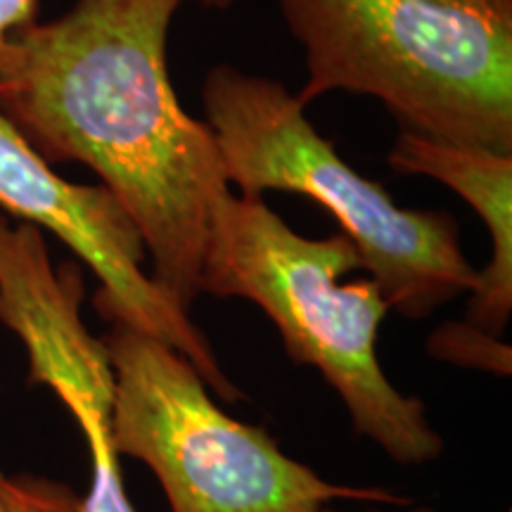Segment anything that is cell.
<instances>
[{"label": "cell", "instance_id": "12", "mask_svg": "<svg viewBox=\"0 0 512 512\" xmlns=\"http://www.w3.org/2000/svg\"><path fill=\"white\" fill-rule=\"evenodd\" d=\"M323 512H332V510L325 508ZM370 512H384V510H370ZM394 512H439V510L432 508V505H413V503H408V505H401V508L394 510Z\"/></svg>", "mask_w": 512, "mask_h": 512}, {"label": "cell", "instance_id": "9", "mask_svg": "<svg viewBox=\"0 0 512 512\" xmlns=\"http://www.w3.org/2000/svg\"><path fill=\"white\" fill-rule=\"evenodd\" d=\"M430 351L437 358L460 366L486 368L491 373L510 375V347L489 337L470 323H446L430 339Z\"/></svg>", "mask_w": 512, "mask_h": 512}, {"label": "cell", "instance_id": "3", "mask_svg": "<svg viewBox=\"0 0 512 512\" xmlns=\"http://www.w3.org/2000/svg\"><path fill=\"white\" fill-rule=\"evenodd\" d=\"M306 107L370 95L403 131L512 152V0H275Z\"/></svg>", "mask_w": 512, "mask_h": 512}, {"label": "cell", "instance_id": "8", "mask_svg": "<svg viewBox=\"0 0 512 512\" xmlns=\"http://www.w3.org/2000/svg\"><path fill=\"white\" fill-rule=\"evenodd\" d=\"M387 162L401 176L444 183L484 221L491 261L477 275L465 320L484 335L501 337L512 313V152L401 131Z\"/></svg>", "mask_w": 512, "mask_h": 512}, {"label": "cell", "instance_id": "7", "mask_svg": "<svg viewBox=\"0 0 512 512\" xmlns=\"http://www.w3.org/2000/svg\"><path fill=\"white\" fill-rule=\"evenodd\" d=\"M83 275L55 266L41 228L0 214V323L29 358V384L48 387L72 413L91 458L81 512H136L114 444V370L102 337L81 318Z\"/></svg>", "mask_w": 512, "mask_h": 512}, {"label": "cell", "instance_id": "2", "mask_svg": "<svg viewBox=\"0 0 512 512\" xmlns=\"http://www.w3.org/2000/svg\"><path fill=\"white\" fill-rule=\"evenodd\" d=\"M356 268L344 233L304 238L264 197L226 192L211 211L202 292L259 306L292 363L316 368L335 389L356 437L399 465L432 463L444 437L425 401L399 392L382 370L377 332L389 306L373 278L342 283Z\"/></svg>", "mask_w": 512, "mask_h": 512}, {"label": "cell", "instance_id": "1", "mask_svg": "<svg viewBox=\"0 0 512 512\" xmlns=\"http://www.w3.org/2000/svg\"><path fill=\"white\" fill-rule=\"evenodd\" d=\"M183 0H74L0 53V114L48 164L81 162L117 197L185 311L202 294L211 211L230 185L207 121L171 86L166 43Z\"/></svg>", "mask_w": 512, "mask_h": 512}, {"label": "cell", "instance_id": "11", "mask_svg": "<svg viewBox=\"0 0 512 512\" xmlns=\"http://www.w3.org/2000/svg\"><path fill=\"white\" fill-rule=\"evenodd\" d=\"M36 22V0H0V53L15 31Z\"/></svg>", "mask_w": 512, "mask_h": 512}, {"label": "cell", "instance_id": "5", "mask_svg": "<svg viewBox=\"0 0 512 512\" xmlns=\"http://www.w3.org/2000/svg\"><path fill=\"white\" fill-rule=\"evenodd\" d=\"M114 370V444L145 463L171 512H323L401 505L382 486L337 484L287 456L264 427L228 415L181 351L128 325L102 337Z\"/></svg>", "mask_w": 512, "mask_h": 512}, {"label": "cell", "instance_id": "6", "mask_svg": "<svg viewBox=\"0 0 512 512\" xmlns=\"http://www.w3.org/2000/svg\"><path fill=\"white\" fill-rule=\"evenodd\" d=\"M0 207L60 238L98 278L93 306L107 323L162 339L188 358L209 392L238 401L209 337L190 313L145 273V247L124 207L105 185H79L50 164L0 114Z\"/></svg>", "mask_w": 512, "mask_h": 512}, {"label": "cell", "instance_id": "13", "mask_svg": "<svg viewBox=\"0 0 512 512\" xmlns=\"http://www.w3.org/2000/svg\"><path fill=\"white\" fill-rule=\"evenodd\" d=\"M192 3L202 5V8H211V10H226L235 0H192Z\"/></svg>", "mask_w": 512, "mask_h": 512}, {"label": "cell", "instance_id": "10", "mask_svg": "<svg viewBox=\"0 0 512 512\" xmlns=\"http://www.w3.org/2000/svg\"><path fill=\"white\" fill-rule=\"evenodd\" d=\"M0 512H81V494L57 479L0 470Z\"/></svg>", "mask_w": 512, "mask_h": 512}, {"label": "cell", "instance_id": "4", "mask_svg": "<svg viewBox=\"0 0 512 512\" xmlns=\"http://www.w3.org/2000/svg\"><path fill=\"white\" fill-rule=\"evenodd\" d=\"M202 102L228 185L254 197L297 192L328 209L389 311L422 320L475 290L479 271L460 245L458 221L399 207L337 155L283 83L221 64L204 79Z\"/></svg>", "mask_w": 512, "mask_h": 512}]
</instances>
